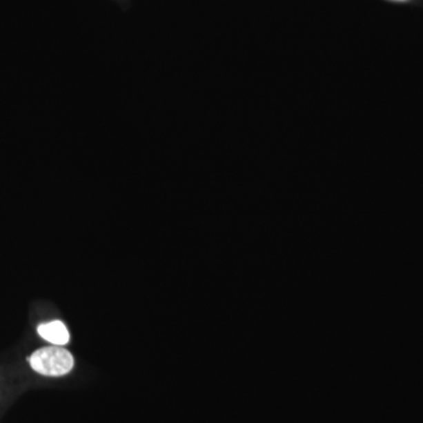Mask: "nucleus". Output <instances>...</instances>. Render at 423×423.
I'll use <instances>...</instances> for the list:
<instances>
[{
	"instance_id": "1",
	"label": "nucleus",
	"mask_w": 423,
	"mask_h": 423,
	"mask_svg": "<svg viewBox=\"0 0 423 423\" xmlns=\"http://www.w3.org/2000/svg\"><path fill=\"white\" fill-rule=\"evenodd\" d=\"M35 372L45 376H63L71 372L75 357L68 349L51 346L38 349L28 359Z\"/></svg>"
},
{
	"instance_id": "2",
	"label": "nucleus",
	"mask_w": 423,
	"mask_h": 423,
	"mask_svg": "<svg viewBox=\"0 0 423 423\" xmlns=\"http://www.w3.org/2000/svg\"><path fill=\"white\" fill-rule=\"evenodd\" d=\"M37 331L44 340L53 346L63 347L70 342V333L61 321L55 320L48 324H41Z\"/></svg>"
}]
</instances>
